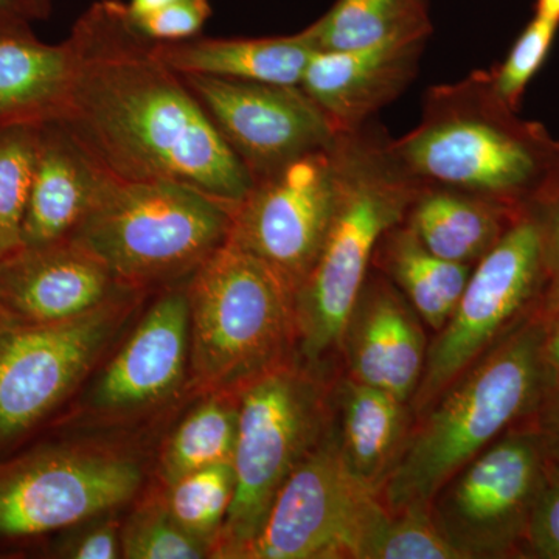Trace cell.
Here are the masks:
<instances>
[{
    "instance_id": "30bf717a",
    "label": "cell",
    "mask_w": 559,
    "mask_h": 559,
    "mask_svg": "<svg viewBox=\"0 0 559 559\" xmlns=\"http://www.w3.org/2000/svg\"><path fill=\"white\" fill-rule=\"evenodd\" d=\"M380 496L342 465L330 425L289 474L245 559H355L360 533Z\"/></svg>"
},
{
    "instance_id": "e575fe53",
    "label": "cell",
    "mask_w": 559,
    "mask_h": 559,
    "mask_svg": "<svg viewBox=\"0 0 559 559\" xmlns=\"http://www.w3.org/2000/svg\"><path fill=\"white\" fill-rule=\"evenodd\" d=\"M527 419L538 432L550 466L559 469V385H546L538 406Z\"/></svg>"
},
{
    "instance_id": "5b68a950",
    "label": "cell",
    "mask_w": 559,
    "mask_h": 559,
    "mask_svg": "<svg viewBox=\"0 0 559 559\" xmlns=\"http://www.w3.org/2000/svg\"><path fill=\"white\" fill-rule=\"evenodd\" d=\"M235 205L171 180L109 176L68 240L127 285L193 274L229 240Z\"/></svg>"
},
{
    "instance_id": "f1b7e54d",
    "label": "cell",
    "mask_w": 559,
    "mask_h": 559,
    "mask_svg": "<svg viewBox=\"0 0 559 559\" xmlns=\"http://www.w3.org/2000/svg\"><path fill=\"white\" fill-rule=\"evenodd\" d=\"M168 487L167 511L173 520L205 546L216 539L234 499L231 462L194 471Z\"/></svg>"
},
{
    "instance_id": "f546056e",
    "label": "cell",
    "mask_w": 559,
    "mask_h": 559,
    "mask_svg": "<svg viewBox=\"0 0 559 559\" xmlns=\"http://www.w3.org/2000/svg\"><path fill=\"white\" fill-rule=\"evenodd\" d=\"M121 546L124 557L131 559H197L207 554V546L180 527L167 509L138 514Z\"/></svg>"
},
{
    "instance_id": "4316f807",
    "label": "cell",
    "mask_w": 559,
    "mask_h": 559,
    "mask_svg": "<svg viewBox=\"0 0 559 559\" xmlns=\"http://www.w3.org/2000/svg\"><path fill=\"white\" fill-rule=\"evenodd\" d=\"M355 559H462L437 528L429 510L393 513L378 500L371 509Z\"/></svg>"
},
{
    "instance_id": "60d3db41",
    "label": "cell",
    "mask_w": 559,
    "mask_h": 559,
    "mask_svg": "<svg viewBox=\"0 0 559 559\" xmlns=\"http://www.w3.org/2000/svg\"><path fill=\"white\" fill-rule=\"evenodd\" d=\"M536 16L559 24V0H538Z\"/></svg>"
},
{
    "instance_id": "52a82bcc",
    "label": "cell",
    "mask_w": 559,
    "mask_h": 559,
    "mask_svg": "<svg viewBox=\"0 0 559 559\" xmlns=\"http://www.w3.org/2000/svg\"><path fill=\"white\" fill-rule=\"evenodd\" d=\"M325 392L310 371L278 366L249 381L238 406L235 491L216 557L240 558L259 535L289 474L330 425Z\"/></svg>"
},
{
    "instance_id": "ac0fdd59",
    "label": "cell",
    "mask_w": 559,
    "mask_h": 559,
    "mask_svg": "<svg viewBox=\"0 0 559 559\" xmlns=\"http://www.w3.org/2000/svg\"><path fill=\"white\" fill-rule=\"evenodd\" d=\"M191 345L189 294H167L154 304L100 374L92 393L98 409L123 411L162 400L178 388Z\"/></svg>"
},
{
    "instance_id": "9c48e42d",
    "label": "cell",
    "mask_w": 559,
    "mask_h": 559,
    "mask_svg": "<svg viewBox=\"0 0 559 559\" xmlns=\"http://www.w3.org/2000/svg\"><path fill=\"white\" fill-rule=\"evenodd\" d=\"M547 473L546 451L525 418L441 487L430 516L462 559L525 557L530 516Z\"/></svg>"
},
{
    "instance_id": "3957f363",
    "label": "cell",
    "mask_w": 559,
    "mask_h": 559,
    "mask_svg": "<svg viewBox=\"0 0 559 559\" xmlns=\"http://www.w3.org/2000/svg\"><path fill=\"white\" fill-rule=\"evenodd\" d=\"M547 320L543 305L419 415L380 492L390 511L429 510L437 492L463 466L533 414L547 385Z\"/></svg>"
},
{
    "instance_id": "f35d334b",
    "label": "cell",
    "mask_w": 559,
    "mask_h": 559,
    "mask_svg": "<svg viewBox=\"0 0 559 559\" xmlns=\"http://www.w3.org/2000/svg\"><path fill=\"white\" fill-rule=\"evenodd\" d=\"M50 0H16L22 16H46Z\"/></svg>"
},
{
    "instance_id": "9a60e30c",
    "label": "cell",
    "mask_w": 559,
    "mask_h": 559,
    "mask_svg": "<svg viewBox=\"0 0 559 559\" xmlns=\"http://www.w3.org/2000/svg\"><path fill=\"white\" fill-rule=\"evenodd\" d=\"M421 322L384 274H369L342 340L348 377L411 404L428 356Z\"/></svg>"
},
{
    "instance_id": "ffe728a7",
    "label": "cell",
    "mask_w": 559,
    "mask_h": 559,
    "mask_svg": "<svg viewBox=\"0 0 559 559\" xmlns=\"http://www.w3.org/2000/svg\"><path fill=\"white\" fill-rule=\"evenodd\" d=\"M336 392L330 432L342 465L380 496L409 440L414 412L409 403L349 377Z\"/></svg>"
},
{
    "instance_id": "7c38bea8",
    "label": "cell",
    "mask_w": 559,
    "mask_h": 559,
    "mask_svg": "<svg viewBox=\"0 0 559 559\" xmlns=\"http://www.w3.org/2000/svg\"><path fill=\"white\" fill-rule=\"evenodd\" d=\"M117 314L108 301L79 318L0 329V443L68 395L105 347Z\"/></svg>"
},
{
    "instance_id": "d6a6232c",
    "label": "cell",
    "mask_w": 559,
    "mask_h": 559,
    "mask_svg": "<svg viewBox=\"0 0 559 559\" xmlns=\"http://www.w3.org/2000/svg\"><path fill=\"white\" fill-rule=\"evenodd\" d=\"M525 557L559 559V469L550 463L530 516Z\"/></svg>"
},
{
    "instance_id": "8992f818",
    "label": "cell",
    "mask_w": 559,
    "mask_h": 559,
    "mask_svg": "<svg viewBox=\"0 0 559 559\" xmlns=\"http://www.w3.org/2000/svg\"><path fill=\"white\" fill-rule=\"evenodd\" d=\"M191 366L204 384L234 385L278 366L297 336L296 293L259 257L227 240L187 289Z\"/></svg>"
},
{
    "instance_id": "83f0119b",
    "label": "cell",
    "mask_w": 559,
    "mask_h": 559,
    "mask_svg": "<svg viewBox=\"0 0 559 559\" xmlns=\"http://www.w3.org/2000/svg\"><path fill=\"white\" fill-rule=\"evenodd\" d=\"M40 124L0 130V259L22 248V223L35 175Z\"/></svg>"
},
{
    "instance_id": "277c9868",
    "label": "cell",
    "mask_w": 559,
    "mask_h": 559,
    "mask_svg": "<svg viewBox=\"0 0 559 559\" xmlns=\"http://www.w3.org/2000/svg\"><path fill=\"white\" fill-rule=\"evenodd\" d=\"M389 142L371 121L337 135L336 204L318 259L294 297L297 340L308 362L342 349L374 250L425 189L403 170Z\"/></svg>"
},
{
    "instance_id": "8fae6325",
    "label": "cell",
    "mask_w": 559,
    "mask_h": 559,
    "mask_svg": "<svg viewBox=\"0 0 559 559\" xmlns=\"http://www.w3.org/2000/svg\"><path fill=\"white\" fill-rule=\"evenodd\" d=\"M337 140V139H336ZM336 142L253 180L234 209L229 240L278 272L296 293L325 240L336 204Z\"/></svg>"
},
{
    "instance_id": "44dd1931",
    "label": "cell",
    "mask_w": 559,
    "mask_h": 559,
    "mask_svg": "<svg viewBox=\"0 0 559 559\" xmlns=\"http://www.w3.org/2000/svg\"><path fill=\"white\" fill-rule=\"evenodd\" d=\"M72 72L69 39L40 43L24 20L0 27V130L58 120Z\"/></svg>"
},
{
    "instance_id": "836d02e7",
    "label": "cell",
    "mask_w": 559,
    "mask_h": 559,
    "mask_svg": "<svg viewBox=\"0 0 559 559\" xmlns=\"http://www.w3.org/2000/svg\"><path fill=\"white\" fill-rule=\"evenodd\" d=\"M530 212L539 221L547 267L546 310L559 305V179Z\"/></svg>"
},
{
    "instance_id": "4fadbf2b",
    "label": "cell",
    "mask_w": 559,
    "mask_h": 559,
    "mask_svg": "<svg viewBox=\"0 0 559 559\" xmlns=\"http://www.w3.org/2000/svg\"><path fill=\"white\" fill-rule=\"evenodd\" d=\"M180 76L253 180L329 148L340 135L300 86Z\"/></svg>"
},
{
    "instance_id": "ba28073f",
    "label": "cell",
    "mask_w": 559,
    "mask_h": 559,
    "mask_svg": "<svg viewBox=\"0 0 559 559\" xmlns=\"http://www.w3.org/2000/svg\"><path fill=\"white\" fill-rule=\"evenodd\" d=\"M546 293L543 231L527 212L474 264L457 307L428 347L411 401L414 415L425 414L496 342L543 307Z\"/></svg>"
},
{
    "instance_id": "484cf974",
    "label": "cell",
    "mask_w": 559,
    "mask_h": 559,
    "mask_svg": "<svg viewBox=\"0 0 559 559\" xmlns=\"http://www.w3.org/2000/svg\"><path fill=\"white\" fill-rule=\"evenodd\" d=\"M238 407L209 400L180 423L162 457L168 485L194 471L231 462L237 441Z\"/></svg>"
},
{
    "instance_id": "603a6c76",
    "label": "cell",
    "mask_w": 559,
    "mask_h": 559,
    "mask_svg": "<svg viewBox=\"0 0 559 559\" xmlns=\"http://www.w3.org/2000/svg\"><path fill=\"white\" fill-rule=\"evenodd\" d=\"M525 213L476 194L425 187L404 223L430 252L474 266Z\"/></svg>"
},
{
    "instance_id": "d6986e66",
    "label": "cell",
    "mask_w": 559,
    "mask_h": 559,
    "mask_svg": "<svg viewBox=\"0 0 559 559\" xmlns=\"http://www.w3.org/2000/svg\"><path fill=\"white\" fill-rule=\"evenodd\" d=\"M109 176L60 121L40 124L22 248L68 240Z\"/></svg>"
},
{
    "instance_id": "74e56055",
    "label": "cell",
    "mask_w": 559,
    "mask_h": 559,
    "mask_svg": "<svg viewBox=\"0 0 559 559\" xmlns=\"http://www.w3.org/2000/svg\"><path fill=\"white\" fill-rule=\"evenodd\" d=\"M175 2H178V0H131L128 5H124V9H127L130 20H139V17L146 16V14L164 9V7L171 5Z\"/></svg>"
},
{
    "instance_id": "7a4b0ae2",
    "label": "cell",
    "mask_w": 559,
    "mask_h": 559,
    "mask_svg": "<svg viewBox=\"0 0 559 559\" xmlns=\"http://www.w3.org/2000/svg\"><path fill=\"white\" fill-rule=\"evenodd\" d=\"M390 151L423 187L476 194L530 212L559 179V140L516 116L491 73L430 87L419 123Z\"/></svg>"
},
{
    "instance_id": "2e32d148",
    "label": "cell",
    "mask_w": 559,
    "mask_h": 559,
    "mask_svg": "<svg viewBox=\"0 0 559 559\" xmlns=\"http://www.w3.org/2000/svg\"><path fill=\"white\" fill-rule=\"evenodd\" d=\"M127 283L75 242L22 248L0 259V305L31 322L79 318Z\"/></svg>"
},
{
    "instance_id": "cb8c5ba5",
    "label": "cell",
    "mask_w": 559,
    "mask_h": 559,
    "mask_svg": "<svg viewBox=\"0 0 559 559\" xmlns=\"http://www.w3.org/2000/svg\"><path fill=\"white\" fill-rule=\"evenodd\" d=\"M373 263L433 331L447 325L473 271L430 252L404 221L381 238Z\"/></svg>"
},
{
    "instance_id": "6da1fadb",
    "label": "cell",
    "mask_w": 559,
    "mask_h": 559,
    "mask_svg": "<svg viewBox=\"0 0 559 559\" xmlns=\"http://www.w3.org/2000/svg\"><path fill=\"white\" fill-rule=\"evenodd\" d=\"M69 40L72 80L57 121L110 176L186 183L229 205L245 200L248 168L124 5L98 3Z\"/></svg>"
},
{
    "instance_id": "e0dca14e",
    "label": "cell",
    "mask_w": 559,
    "mask_h": 559,
    "mask_svg": "<svg viewBox=\"0 0 559 559\" xmlns=\"http://www.w3.org/2000/svg\"><path fill=\"white\" fill-rule=\"evenodd\" d=\"M425 44V38H409L362 49L316 51L300 87L337 131L358 130L406 91L417 75Z\"/></svg>"
},
{
    "instance_id": "d4e9b609",
    "label": "cell",
    "mask_w": 559,
    "mask_h": 559,
    "mask_svg": "<svg viewBox=\"0 0 559 559\" xmlns=\"http://www.w3.org/2000/svg\"><path fill=\"white\" fill-rule=\"evenodd\" d=\"M316 51L353 50L432 33L428 0H337L305 28Z\"/></svg>"
},
{
    "instance_id": "7402d4cb",
    "label": "cell",
    "mask_w": 559,
    "mask_h": 559,
    "mask_svg": "<svg viewBox=\"0 0 559 559\" xmlns=\"http://www.w3.org/2000/svg\"><path fill=\"white\" fill-rule=\"evenodd\" d=\"M154 53L179 75L300 86L316 53L304 32L280 38L186 39L153 43Z\"/></svg>"
},
{
    "instance_id": "ab89813d",
    "label": "cell",
    "mask_w": 559,
    "mask_h": 559,
    "mask_svg": "<svg viewBox=\"0 0 559 559\" xmlns=\"http://www.w3.org/2000/svg\"><path fill=\"white\" fill-rule=\"evenodd\" d=\"M22 20L24 16L17 9L16 0H0V27Z\"/></svg>"
},
{
    "instance_id": "d590c367",
    "label": "cell",
    "mask_w": 559,
    "mask_h": 559,
    "mask_svg": "<svg viewBox=\"0 0 559 559\" xmlns=\"http://www.w3.org/2000/svg\"><path fill=\"white\" fill-rule=\"evenodd\" d=\"M119 554V536L112 524L91 530L76 540L70 557L76 559H114Z\"/></svg>"
},
{
    "instance_id": "5bb4252c",
    "label": "cell",
    "mask_w": 559,
    "mask_h": 559,
    "mask_svg": "<svg viewBox=\"0 0 559 559\" xmlns=\"http://www.w3.org/2000/svg\"><path fill=\"white\" fill-rule=\"evenodd\" d=\"M142 473L108 455L51 454L0 480V536L22 538L79 524L127 502Z\"/></svg>"
},
{
    "instance_id": "8d00e7d4",
    "label": "cell",
    "mask_w": 559,
    "mask_h": 559,
    "mask_svg": "<svg viewBox=\"0 0 559 559\" xmlns=\"http://www.w3.org/2000/svg\"><path fill=\"white\" fill-rule=\"evenodd\" d=\"M547 312H549V320H547L543 352L547 384L559 385V305Z\"/></svg>"
},
{
    "instance_id": "4dcf8cb0",
    "label": "cell",
    "mask_w": 559,
    "mask_h": 559,
    "mask_svg": "<svg viewBox=\"0 0 559 559\" xmlns=\"http://www.w3.org/2000/svg\"><path fill=\"white\" fill-rule=\"evenodd\" d=\"M558 27L555 22L535 16L511 47L506 61L489 72L495 91L510 108H520L530 81L549 55Z\"/></svg>"
},
{
    "instance_id": "1f68e13d",
    "label": "cell",
    "mask_w": 559,
    "mask_h": 559,
    "mask_svg": "<svg viewBox=\"0 0 559 559\" xmlns=\"http://www.w3.org/2000/svg\"><path fill=\"white\" fill-rule=\"evenodd\" d=\"M210 14L212 9L209 0H178L146 16L130 21L140 35L153 43H178L194 38Z\"/></svg>"
}]
</instances>
